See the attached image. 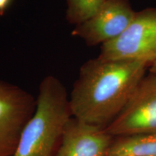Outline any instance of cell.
I'll return each instance as SVG.
<instances>
[{"instance_id":"1","label":"cell","mask_w":156,"mask_h":156,"mask_svg":"<svg viewBox=\"0 0 156 156\" xmlns=\"http://www.w3.org/2000/svg\"><path fill=\"white\" fill-rule=\"evenodd\" d=\"M148 67L143 62L98 57L87 62L70 95L73 116L106 128L126 106Z\"/></svg>"},{"instance_id":"3","label":"cell","mask_w":156,"mask_h":156,"mask_svg":"<svg viewBox=\"0 0 156 156\" xmlns=\"http://www.w3.org/2000/svg\"><path fill=\"white\" fill-rule=\"evenodd\" d=\"M99 58L143 62L151 65L156 60V8L135 13L122 34L101 45Z\"/></svg>"},{"instance_id":"11","label":"cell","mask_w":156,"mask_h":156,"mask_svg":"<svg viewBox=\"0 0 156 156\" xmlns=\"http://www.w3.org/2000/svg\"><path fill=\"white\" fill-rule=\"evenodd\" d=\"M150 73L156 76V60L149 66Z\"/></svg>"},{"instance_id":"6","label":"cell","mask_w":156,"mask_h":156,"mask_svg":"<svg viewBox=\"0 0 156 156\" xmlns=\"http://www.w3.org/2000/svg\"><path fill=\"white\" fill-rule=\"evenodd\" d=\"M135 13L128 0H106L91 18L76 25L73 35L90 46L103 44L122 34Z\"/></svg>"},{"instance_id":"7","label":"cell","mask_w":156,"mask_h":156,"mask_svg":"<svg viewBox=\"0 0 156 156\" xmlns=\"http://www.w3.org/2000/svg\"><path fill=\"white\" fill-rule=\"evenodd\" d=\"M114 136L105 129L70 119L56 156H106Z\"/></svg>"},{"instance_id":"4","label":"cell","mask_w":156,"mask_h":156,"mask_svg":"<svg viewBox=\"0 0 156 156\" xmlns=\"http://www.w3.org/2000/svg\"><path fill=\"white\" fill-rule=\"evenodd\" d=\"M105 130L114 137L156 133V76L150 73L138 84L119 114Z\"/></svg>"},{"instance_id":"2","label":"cell","mask_w":156,"mask_h":156,"mask_svg":"<svg viewBox=\"0 0 156 156\" xmlns=\"http://www.w3.org/2000/svg\"><path fill=\"white\" fill-rule=\"evenodd\" d=\"M72 117L64 85L53 76L45 77L39 87L35 112L23 128L12 156H56Z\"/></svg>"},{"instance_id":"9","label":"cell","mask_w":156,"mask_h":156,"mask_svg":"<svg viewBox=\"0 0 156 156\" xmlns=\"http://www.w3.org/2000/svg\"><path fill=\"white\" fill-rule=\"evenodd\" d=\"M106 0H67V19L76 25L91 18Z\"/></svg>"},{"instance_id":"8","label":"cell","mask_w":156,"mask_h":156,"mask_svg":"<svg viewBox=\"0 0 156 156\" xmlns=\"http://www.w3.org/2000/svg\"><path fill=\"white\" fill-rule=\"evenodd\" d=\"M106 156H156V133L114 137Z\"/></svg>"},{"instance_id":"10","label":"cell","mask_w":156,"mask_h":156,"mask_svg":"<svg viewBox=\"0 0 156 156\" xmlns=\"http://www.w3.org/2000/svg\"><path fill=\"white\" fill-rule=\"evenodd\" d=\"M10 2L11 0H0V16H2L4 15Z\"/></svg>"},{"instance_id":"5","label":"cell","mask_w":156,"mask_h":156,"mask_svg":"<svg viewBox=\"0 0 156 156\" xmlns=\"http://www.w3.org/2000/svg\"><path fill=\"white\" fill-rule=\"evenodd\" d=\"M36 101L30 93L0 80V156H12Z\"/></svg>"}]
</instances>
